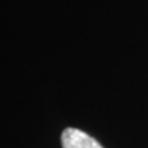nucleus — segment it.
Returning <instances> with one entry per match:
<instances>
[{
  "label": "nucleus",
  "mask_w": 148,
  "mask_h": 148,
  "mask_svg": "<svg viewBox=\"0 0 148 148\" xmlns=\"http://www.w3.org/2000/svg\"><path fill=\"white\" fill-rule=\"evenodd\" d=\"M61 140L63 148H104L95 138L73 127L64 130Z\"/></svg>",
  "instance_id": "obj_1"
}]
</instances>
